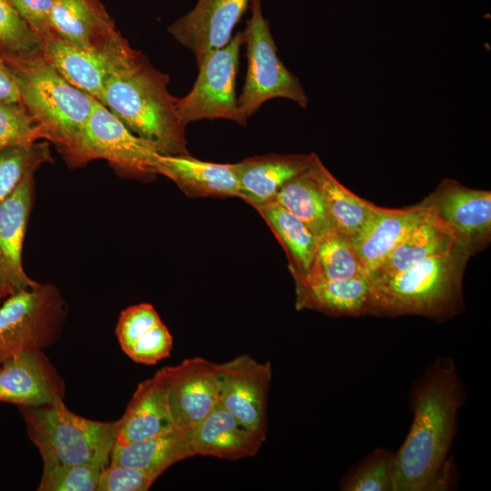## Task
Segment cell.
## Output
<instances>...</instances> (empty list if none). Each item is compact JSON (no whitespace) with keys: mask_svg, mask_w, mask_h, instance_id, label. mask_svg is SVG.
Masks as SVG:
<instances>
[{"mask_svg":"<svg viewBox=\"0 0 491 491\" xmlns=\"http://www.w3.org/2000/svg\"><path fill=\"white\" fill-rule=\"evenodd\" d=\"M461 403V385L452 360H436L413 389L414 419L396 454L393 491L445 486L446 457Z\"/></svg>","mask_w":491,"mask_h":491,"instance_id":"1","label":"cell"},{"mask_svg":"<svg viewBox=\"0 0 491 491\" xmlns=\"http://www.w3.org/2000/svg\"><path fill=\"white\" fill-rule=\"evenodd\" d=\"M169 75L134 53L107 79L98 99L132 133L157 145L162 155H189L177 97L168 91Z\"/></svg>","mask_w":491,"mask_h":491,"instance_id":"2","label":"cell"},{"mask_svg":"<svg viewBox=\"0 0 491 491\" xmlns=\"http://www.w3.org/2000/svg\"><path fill=\"white\" fill-rule=\"evenodd\" d=\"M6 65L43 139L65 159L78 143L96 99L69 84L43 55Z\"/></svg>","mask_w":491,"mask_h":491,"instance_id":"3","label":"cell"},{"mask_svg":"<svg viewBox=\"0 0 491 491\" xmlns=\"http://www.w3.org/2000/svg\"><path fill=\"white\" fill-rule=\"evenodd\" d=\"M29 435L44 465H90L110 462L117 422L84 418L70 411L58 396L40 406H19Z\"/></svg>","mask_w":491,"mask_h":491,"instance_id":"4","label":"cell"},{"mask_svg":"<svg viewBox=\"0 0 491 491\" xmlns=\"http://www.w3.org/2000/svg\"><path fill=\"white\" fill-rule=\"evenodd\" d=\"M370 279L376 313L443 315L451 312L458 292L453 252Z\"/></svg>","mask_w":491,"mask_h":491,"instance_id":"5","label":"cell"},{"mask_svg":"<svg viewBox=\"0 0 491 491\" xmlns=\"http://www.w3.org/2000/svg\"><path fill=\"white\" fill-rule=\"evenodd\" d=\"M250 17L243 31L246 45L247 71L238 105L248 119L273 98H285L306 108L308 97L300 80L280 59L261 0H250Z\"/></svg>","mask_w":491,"mask_h":491,"instance_id":"6","label":"cell"},{"mask_svg":"<svg viewBox=\"0 0 491 491\" xmlns=\"http://www.w3.org/2000/svg\"><path fill=\"white\" fill-rule=\"evenodd\" d=\"M65 313V303L51 284H39L8 296L0 306V363L53 343Z\"/></svg>","mask_w":491,"mask_h":491,"instance_id":"7","label":"cell"},{"mask_svg":"<svg viewBox=\"0 0 491 491\" xmlns=\"http://www.w3.org/2000/svg\"><path fill=\"white\" fill-rule=\"evenodd\" d=\"M161 155L155 144L132 133L96 100L78 143L65 160L69 166L77 167L104 159L120 173L143 176L156 175Z\"/></svg>","mask_w":491,"mask_h":491,"instance_id":"8","label":"cell"},{"mask_svg":"<svg viewBox=\"0 0 491 491\" xmlns=\"http://www.w3.org/2000/svg\"><path fill=\"white\" fill-rule=\"evenodd\" d=\"M243 32L236 33L222 48L196 61L198 75L190 92L177 98L176 110L182 125L202 119H227L246 125L235 95Z\"/></svg>","mask_w":491,"mask_h":491,"instance_id":"9","label":"cell"},{"mask_svg":"<svg viewBox=\"0 0 491 491\" xmlns=\"http://www.w3.org/2000/svg\"><path fill=\"white\" fill-rule=\"evenodd\" d=\"M219 367V404L247 427L267 434L271 364L241 355Z\"/></svg>","mask_w":491,"mask_h":491,"instance_id":"10","label":"cell"},{"mask_svg":"<svg viewBox=\"0 0 491 491\" xmlns=\"http://www.w3.org/2000/svg\"><path fill=\"white\" fill-rule=\"evenodd\" d=\"M44 58L73 86L99 99L109 76L134 53L121 36L98 50L71 45L52 35L42 41Z\"/></svg>","mask_w":491,"mask_h":491,"instance_id":"11","label":"cell"},{"mask_svg":"<svg viewBox=\"0 0 491 491\" xmlns=\"http://www.w3.org/2000/svg\"><path fill=\"white\" fill-rule=\"evenodd\" d=\"M175 428L190 430L219 403V367L202 357L163 368Z\"/></svg>","mask_w":491,"mask_h":491,"instance_id":"12","label":"cell"},{"mask_svg":"<svg viewBox=\"0 0 491 491\" xmlns=\"http://www.w3.org/2000/svg\"><path fill=\"white\" fill-rule=\"evenodd\" d=\"M249 5L250 0H198L190 12L168 27V32L197 61L229 43Z\"/></svg>","mask_w":491,"mask_h":491,"instance_id":"13","label":"cell"},{"mask_svg":"<svg viewBox=\"0 0 491 491\" xmlns=\"http://www.w3.org/2000/svg\"><path fill=\"white\" fill-rule=\"evenodd\" d=\"M34 189V175H29L0 202V281L11 295L39 286L27 276L22 265V248Z\"/></svg>","mask_w":491,"mask_h":491,"instance_id":"14","label":"cell"},{"mask_svg":"<svg viewBox=\"0 0 491 491\" xmlns=\"http://www.w3.org/2000/svg\"><path fill=\"white\" fill-rule=\"evenodd\" d=\"M63 383L41 350L21 352L0 363V401L40 406L63 397Z\"/></svg>","mask_w":491,"mask_h":491,"instance_id":"15","label":"cell"},{"mask_svg":"<svg viewBox=\"0 0 491 491\" xmlns=\"http://www.w3.org/2000/svg\"><path fill=\"white\" fill-rule=\"evenodd\" d=\"M190 438L194 456L237 460L254 456L266 436L245 426L218 403L200 423L190 429Z\"/></svg>","mask_w":491,"mask_h":491,"instance_id":"16","label":"cell"},{"mask_svg":"<svg viewBox=\"0 0 491 491\" xmlns=\"http://www.w3.org/2000/svg\"><path fill=\"white\" fill-rule=\"evenodd\" d=\"M115 443L126 445L175 428L163 368L140 383L123 416L116 421Z\"/></svg>","mask_w":491,"mask_h":491,"instance_id":"17","label":"cell"},{"mask_svg":"<svg viewBox=\"0 0 491 491\" xmlns=\"http://www.w3.org/2000/svg\"><path fill=\"white\" fill-rule=\"evenodd\" d=\"M51 23L55 35L85 50L106 47L122 36L99 0H55Z\"/></svg>","mask_w":491,"mask_h":491,"instance_id":"18","label":"cell"},{"mask_svg":"<svg viewBox=\"0 0 491 491\" xmlns=\"http://www.w3.org/2000/svg\"><path fill=\"white\" fill-rule=\"evenodd\" d=\"M293 276L296 286L297 309L307 308L340 316L372 313L370 276L332 280L313 275Z\"/></svg>","mask_w":491,"mask_h":491,"instance_id":"19","label":"cell"},{"mask_svg":"<svg viewBox=\"0 0 491 491\" xmlns=\"http://www.w3.org/2000/svg\"><path fill=\"white\" fill-rule=\"evenodd\" d=\"M433 212L432 205L400 210L377 208L361 231L349 239L370 276L391 250Z\"/></svg>","mask_w":491,"mask_h":491,"instance_id":"20","label":"cell"},{"mask_svg":"<svg viewBox=\"0 0 491 491\" xmlns=\"http://www.w3.org/2000/svg\"><path fill=\"white\" fill-rule=\"evenodd\" d=\"M311 155H266L235 163L238 197L255 208L274 200L288 180L307 169Z\"/></svg>","mask_w":491,"mask_h":491,"instance_id":"21","label":"cell"},{"mask_svg":"<svg viewBox=\"0 0 491 491\" xmlns=\"http://www.w3.org/2000/svg\"><path fill=\"white\" fill-rule=\"evenodd\" d=\"M155 174L171 179L188 195L238 196L234 164L201 161L189 155H161Z\"/></svg>","mask_w":491,"mask_h":491,"instance_id":"22","label":"cell"},{"mask_svg":"<svg viewBox=\"0 0 491 491\" xmlns=\"http://www.w3.org/2000/svg\"><path fill=\"white\" fill-rule=\"evenodd\" d=\"M458 237L436 213L414 227L388 254L370 276L404 271L426 259L453 252Z\"/></svg>","mask_w":491,"mask_h":491,"instance_id":"23","label":"cell"},{"mask_svg":"<svg viewBox=\"0 0 491 491\" xmlns=\"http://www.w3.org/2000/svg\"><path fill=\"white\" fill-rule=\"evenodd\" d=\"M190 441V430L174 428L126 445L115 443L110 462L140 469L157 479L174 464L194 456Z\"/></svg>","mask_w":491,"mask_h":491,"instance_id":"24","label":"cell"},{"mask_svg":"<svg viewBox=\"0 0 491 491\" xmlns=\"http://www.w3.org/2000/svg\"><path fill=\"white\" fill-rule=\"evenodd\" d=\"M441 193L431 205L458 238H471L490 230V192L449 185Z\"/></svg>","mask_w":491,"mask_h":491,"instance_id":"25","label":"cell"},{"mask_svg":"<svg viewBox=\"0 0 491 491\" xmlns=\"http://www.w3.org/2000/svg\"><path fill=\"white\" fill-rule=\"evenodd\" d=\"M307 170L323 193L336 228L349 239L356 236L378 207L340 184L315 153Z\"/></svg>","mask_w":491,"mask_h":491,"instance_id":"26","label":"cell"},{"mask_svg":"<svg viewBox=\"0 0 491 491\" xmlns=\"http://www.w3.org/2000/svg\"><path fill=\"white\" fill-rule=\"evenodd\" d=\"M256 209L286 249L291 261L292 274H307L316 251L317 239L315 235L300 219L276 200Z\"/></svg>","mask_w":491,"mask_h":491,"instance_id":"27","label":"cell"},{"mask_svg":"<svg viewBox=\"0 0 491 491\" xmlns=\"http://www.w3.org/2000/svg\"><path fill=\"white\" fill-rule=\"evenodd\" d=\"M274 200L300 219L316 239L336 228L323 193L307 169L288 180Z\"/></svg>","mask_w":491,"mask_h":491,"instance_id":"28","label":"cell"},{"mask_svg":"<svg viewBox=\"0 0 491 491\" xmlns=\"http://www.w3.org/2000/svg\"><path fill=\"white\" fill-rule=\"evenodd\" d=\"M305 275L346 280L368 277L370 272L356 253L349 238L335 228L317 239L314 262L310 271Z\"/></svg>","mask_w":491,"mask_h":491,"instance_id":"29","label":"cell"},{"mask_svg":"<svg viewBox=\"0 0 491 491\" xmlns=\"http://www.w3.org/2000/svg\"><path fill=\"white\" fill-rule=\"evenodd\" d=\"M42 44L11 3L0 0V61L10 65L39 56Z\"/></svg>","mask_w":491,"mask_h":491,"instance_id":"30","label":"cell"},{"mask_svg":"<svg viewBox=\"0 0 491 491\" xmlns=\"http://www.w3.org/2000/svg\"><path fill=\"white\" fill-rule=\"evenodd\" d=\"M45 163H53L48 142L7 146L0 150V202Z\"/></svg>","mask_w":491,"mask_h":491,"instance_id":"31","label":"cell"},{"mask_svg":"<svg viewBox=\"0 0 491 491\" xmlns=\"http://www.w3.org/2000/svg\"><path fill=\"white\" fill-rule=\"evenodd\" d=\"M396 454L376 449L349 472L342 480L345 491H393Z\"/></svg>","mask_w":491,"mask_h":491,"instance_id":"32","label":"cell"},{"mask_svg":"<svg viewBox=\"0 0 491 491\" xmlns=\"http://www.w3.org/2000/svg\"><path fill=\"white\" fill-rule=\"evenodd\" d=\"M100 467L90 465H44L39 491H97Z\"/></svg>","mask_w":491,"mask_h":491,"instance_id":"33","label":"cell"},{"mask_svg":"<svg viewBox=\"0 0 491 491\" xmlns=\"http://www.w3.org/2000/svg\"><path fill=\"white\" fill-rule=\"evenodd\" d=\"M41 139L40 127L22 103L0 104V150Z\"/></svg>","mask_w":491,"mask_h":491,"instance_id":"34","label":"cell"},{"mask_svg":"<svg viewBox=\"0 0 491 491\" xmlns=\"http://www.w3.org/2000/svg\"><path fill=\"white\" fill-rule=\"evenodd\" d=\"M160 323L159 315L150 304L142 303L123 310L115 328L122 350L126 354L137 340Z\"/></svg>","mask_w":491,"mask_h":491,"instance_id":"35","label":"cell"},{"mask_svg":"<svg viewBox=\"0 0 491 491\" xmlns=\"http://www.w3.org/2000/svg\"><path fill=\"white\" fill-rule=\"evenodd\" d=\"M155 480L140 469L109 462L101 469L97 491H145Z\"/></svg>","mask_w":491,"mask_h":491,"instance_id":"36","label":"cell"},{"mask_svg":"<svg viewBox=\"0 0 491 491\" xmlns=\"http://www.w3.org/2000/svg\"><path fill=\"white\" fill-rule=\"evenodd\" d=\"M173 337L162 322L137 340L126 355L135 363L155 365L170 356Z\"/></svg>","mask_w":491,"mask_h":491,"instance_id":"37","label":"cell"},{"mask_svg":"<svg viewBox=\"0 0 491 491\" xmlns=\"http://www.w3.org/2000/svg\"><path fill=\"white\" fill-rule=\"evenodd\" d=\"M42 41L55 35L51 15L55 0H8Z\"/></svg>","mask_w":491,"mask_h":491,"instance_id":"38","label":"cell"},{"mask_svg":"<svg viewBox=\"0 0 491 491\" xmlns=\"http://www.w3.org/2000/svg\"><path fill=\"white\" fill-rule=\"evenodd\" d=\"M22 103L15 79L9 67L0 61V104Z\"/></svg>","mask_w":491,"mask_h":491,"instance_id":"39","label":"cell"},{"mask_svg":"<svg viewBox=\"0 0 491 491\" xmlns=\"http://www.w3.org/2000/svg\"><path fill=\"white\" fill-rule=\"evenodd\" d=\"M10 295V290L0 281V302Z\"/></svg>","mask_w":491,"mask_h":491,"instance_id":"40","label":"cell"}]
</instances>
